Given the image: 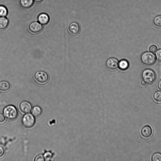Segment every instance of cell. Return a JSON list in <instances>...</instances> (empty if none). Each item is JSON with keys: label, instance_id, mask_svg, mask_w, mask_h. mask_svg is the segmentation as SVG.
I'll list each match as a JSON object with an SVG mask.
<instances>
[{"label": "cell", "instance_id": "6da1fadb", "mask_svg": "<svg viewBox=\"0 0 161 161\" xmlns=\"http://www.w3.org/2000/svg\"><path fill=\"white\" fill-rule=\"evenodd\" d=\"M4 116L8 120L13 121L15 120L18 116V112L16 107L12 105L6 107L3 110Z\"/></svg>", "mask_w": 161, "mask_h": 161}, {"label": "cell", "instance_id": "9a60e30c", "mask_svg": "<svg viewBox=\"0 0 161 161\" xmlns=\"http://www.w3.org/2000/svg\"><path fill=\"white\" fill-rule=\"evenodd\" d=\"M42 113V111L40 107L36 106L34 107L32 113L34 117H37L40 116Z\"/></svg>", "mask_w": 161, "mask_h": 161}, {"label": "cell", "instance_id": "8fae6325", "mask_svg": "<svg viewBox=\"0 0 161 161\" xmlns=\"http://www.w3.org/2000/svg\"><path fill=\"white\" fill-rule=\"evenodd\" d=\"M38 20L39 22L43 25L47 24L49 20L48 16L45 13H42L38 16Z\"/></svg>", "mask_w": 161, "mask_h": 161}, {"label": "cell", "instance_id": "83f0119b", "mask_svg": "<svg viewBox=\"0 0 161 161\" xmlns=\"http://www.w3.org/2000/svg\"><path fill=\"white\" fill-rule=\"evenodd\" d=\"M141 84L143 86H145L147 85V83L146 82L144 81V80H142V81L141 82Z\"/></svg>", "mask_w": 161, "mask_h": 161}, {"label": "cell", "instance_id": "e0dca14e", "mask_svg": "<svg viewBox=\"0 0 161 161\" xmlns=\"http://www.w3.org/2000/svg\"><path fill=\"white\" fill-rule=\"evenodd\" d=\"M8 14L7 8L3 6H0V16L5 17Z\"/></svg>", "mask_w": 161, "mask_h": 161}, {"label": "cell", "instance_id": "3957f363", "mask_svg": "<svg viewBox=\"0 0 161 161\" xmlns=\"http://www.w3.org/2000/svg\"><path fill=\"white\" fill-rule=\"evenodd\" d=\"M141 59L144 64L148 66L153 65L156 62L155 55L153 53L148 52H146L143 53Z\"/></svg>", "mask_w": 161, "mask_h": 161}, {"label": "cell", "instance_id": "2e32d148", "mask_svg": "<svg viewBox=\"0 0 161 161\" xmlns=\"http://www.w3.org/2000/svg\"><path fill=\"white\" fill-rule=\"evenodd\" d=\"M118 67L121 70H125L129 67V62L126 60H122L119 62Z\"/></svg>", "mask_w": 161, "mask_h": 161}, {"label": "cell", "instance_id": "ac0fdd59", "mask_svg": "<svg viewBox=\"0 0 161 161\" xmlns=\"http://www.w3.org/2000/svg\"><path fill=\"white\" fill-rule=\"evenodd\" d=\"M152 161H161V153H156L152 156Z\"/></svg>", "mask_w": 161, "mask_h": 161}, {"label": "cell", "instance_id": "44dd1931", "mask_svg": "<svg viewBox=\"0 0 161 161\" xmlns=\"http://www.w3.org/2000/svg\"><path fill=\"white\" fill-rule=\"evenodd\" d=\"M44 157L45 160H50L52 158V154L49 152H47L45 153Z\"/></svg>", "mask_w": 161, "mask_h": 161}, {"label": "cell", "instance_id": "277c9868", "mask_svg": "<svg viewBox=\"0 0 161 161\" xmlns=\"http://www.w3.org/2000/svg\"><path fill=\"white\" fill-rule=\"evenodd\" d=\"M21 122L23 126L27 128H31L35 124L36 120L34 116L30 114H26L23 117Z\"/></svg>", "mask_w": 161, "mask_h": 161}, {"label": "cell", "instance_id": "d6986e66", "mask_svg": "<svg viewBox=\"0 0 161 161\" xmlns=\"http://www.w3.org/2000/svg\"><path fill=\"white\" fill-rule=\"evenodd\" d=\"M154 22V24L159 28H161V16H158L155 18Z\"/></svg>", "mask_w": 161, "mask_h": 161}, {"label": "cell", "instance_id": "7402d4cb", "mask_svg": "<svg viewBox=\"0 0 161 161\" xmlns=\"http://www.w3.org/2000/svg\"><path fill=\"white\" fill-rule=\"evenodd\" d=\"M155 57L157 60L161 62V49L157 51L155 53Z\"/></svg>", "mask_w": 161, "mask_h": 161}, {"label": "cell", "instance_id": "4fadbf2b", "mask_svg": "<svg viewBox=\"0 0 161 161\" xmlns=\"http://www.w3.org/2000/svg\"><path fill=\"white\" fill-rule=\"evenodd\" d=\"M34 0H20L21 6L25 8H30L33 5Z\"/></svg>", "mask_w": 161, "mask_h": 161}, {"label": "cell", "instance_id": "7a4b0ae2", "mask_svg": "<svg viewBox=\"0 0 161 161\" xmlns=\"http://www.w3.org/2000/svg\"><path fill=\"white\" fill-rule=\"evenodd\" d=\"M142 77L144 81L149 85L154 83L156 79V75L155 72L150 69H146L143 71Z\"/></svg>", "mask_w": 161, "mask_h": 161}, {"label": "cell", "instance_id": "52a82bcc", "mask_svg": "<svg viewBox=\"0 0 161 161\" xmlns=\"http://www.w3.org/2000/svg\"><path fill=\"white\" fill-rule=\"evenodd\" d=\"M119 62L116 58H112L107 60L106 66L109 70L113 71L116 70L118 67Z\"/></svg>", "mask_w": 161, "mask_h": 161}, {"label": "cell", "instance_id": "5bb4252c", "mask_svg": "<svg viewBox=\"0 0 161 161\" xmlns=\"http://www.w3.org/2000/svg\"><path fill=\"white\" fill-rule=\"evenodd\" d=\"M10 85L9 83L6 80H2L0 82V90L6 92L10 89Z\"/></svg>", "mask_w": 161, "mask_h": 161}, {"label": "cell", "instance_id": "d4e9b609", "mask_svg": "<svg viewBox=\"0 0 161 161\" xmlns=\"http://www.w3.org/2000/svg\"><path fill=\"white\" fill-rule=\"evenodd\" d=\"M5 120L4 116L2 114H0V123L3 122Z\"/></svg>", "mask_w": 161, "mask_h": 161}, {"label": "cell", "instance_id": "603a6c76", "mask_svg": "<svg viewBox=\"0 0 161 161\" xmlns=\"http://www.w3.org/2000/svg\"><path fill=\"white\" fill-rule=\"evenodd\" d=\"M35 161H45L44 156L42 154H39L34 159Z\"/></svg>", "mask_w": 161, "mask_h": 161}, {"label": "cell", "instance_id": "7c38bea8", "mask_svg": "<svg viewBox=\"0 0 161 161\" xmlns=\"http://www.w3.org/2000/svg\"><path fill=\"white\" fill-rule=\"evenodd\" d=\"M9 21L5 17H0V30L5 29L8 25Z\"/></svg>", "mask_w": 161, "mask_h": 161}, {"label": "cell", "instance_id": "30bf717a", "mask_svg": "<svg viewBox=\"0 0 161 161\" xmlns=\"http://www.w3.org/2000/svg\"><path fill=\"white\" fill-rule=\"evenodd\" d=\"M153 131L151 127L149 126H146L142 129L141 134L142 136L145 139H148L152 136Z\"/></svg>", "mask_w": 161, "mask_h": 161}, {"label": "cell", "instance_id": "484cf974", "mask_svg": "<svg viewBox=\"0 0 161 161\" xmlns=\"http://www.w3.org/2000/svg\"><path fill=\"white\" fill-rule=\"evenodd\" d=\"M5 151L4 149L0 146V158H1L4 155Z\"/></svg>", "mask_w": 161, "mask_h": 161}, {"label": "cell", "instance_id": "ba28073f", "mask_svg": "<svg viewBox=\"0 0 161 161\" xmlns=\"http://www.w3.org/2000/svg\"><path fill=\"white\" fill-rule=\"evenodd\" d=\"M43 29L41 24L35 21L31 23L29 26L30 30L33 33H38L40 32Z\"/></svg>", "mask_w": 161, "mask_h": 161}, {"label": "cell", "instance_id": "9c48e42d", "mask_svg": "<svg viewBox=\"0 0 161 161\" xmlns=\"http://www.w3.org/2000/svg\"><path fill=\"white\" fill-rule=\"evenodd\" d=\"M69 30L72 34L76 35L79 33L80 31V26L77 22H72L69 26Z\"/></svg>", "mask_w": 161, "mask_h": 161}, {"label": "cell", "instance_id": "8992f818", "mask_svg": "<svg viewBox=\"0 0 161 161\" xmlns=\"http://www.w3.org/2000/svg\"><path fill=\"white\" fill-rule=\"evenodd\" d=\"M19 107L21 111L25 114L29 113L32 109V106L31 104L26 101L21 102L20 104Z\"/></svg>", "mask_w": 161, "mask_h": 161}, {"label": "cell", "instance_id": "cb8c5ba5", "mask_svg": "<svg viewBox=\"0 0 161 161\" xmlns=\"http://www.w3.org/2000/svg\"><path fill=\"white\" fill-rule=\"evenodd\" d=\"M150 51L152 53L156 52L157 50V46L155 45H152L150 46L149 48Z\"/></svg>", "mask_w": 161, "mask_h": 161}, {"label": "cell", "instance_id": "ffe728a7", "mask_svg": "<svg viewBox=\"0 0 161 161\" xmlns=\"http://www.w3.org/2000/svg\"><path fill=\"white\" fill-rule=\"evenodd\" d=\"M154 99L157 102H161V91L156 92L154 95Z\"/></svg>", "mask_w": 161, "mask_h": 161}, {"label": "cell", "instance_id": "4316f807", "mask_svg": "<svg viewBox=\"0 0 161 161\" xmlns=\"http://www.w3.org/2000/svg\"><path fill=\"white\" fill-rule=\"evenodd\" d=\"M158 87L159 89L161 90V80H160L158 84Z\"/></svg>", "mask_w": 161, "mask_h": 161}, {"label": "cell", "instance_id": "f1b7e54d", "mask_svg": "<svg viewBox=\"0 0 161 161\" xmlns=\"http://www.w3.org/2000/svg\"><path fill=\"white\" fill-rule=\"evenodd\" d=\"M34 1L36 2L39 3L42 2L43 0H34Z\"/></svg>", "mask_w": 161, "mask_h": 161}, {"label": "cell", "instance_id": "5b68a950", "mask_svg": "<svg viewBox=\"0 0 161 161\" xmlns=\"http://www.w3.org/2000/svg\"><path fill=\"white\" fill-rule=\"evenodd\" d=\"M34 77L37 81L41 84L46 83L48 79V76L47 74L42 71L36 72L35 74Z\"/></svg>", "mask_w": 161, "mask_h": 161}]
</instances>
